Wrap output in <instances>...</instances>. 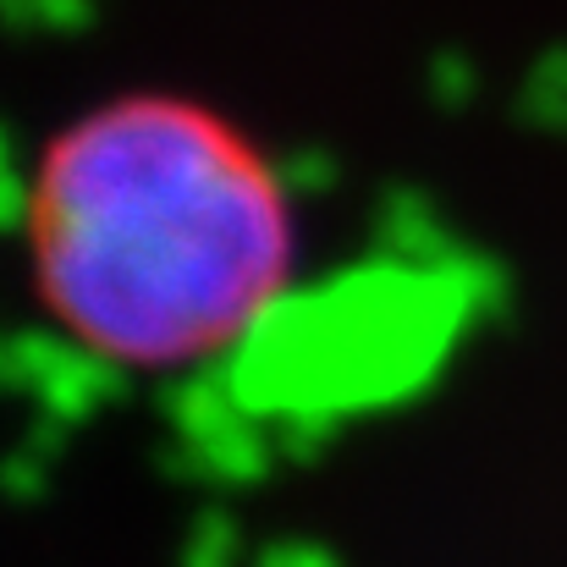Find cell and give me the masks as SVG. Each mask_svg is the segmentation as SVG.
<instances>
[{
    "mask_svg": "<svg viewBox=\"0 0 567 567\" xmlns=\"http://www.w3.org/2000/svg\"><path fill=\"white\" fill-rule=\"evenodd\" d=\"M17 231L39 315L133 375L248 342L303 254L276 155L183 89H122L66 116L28 166Z\"/></svg>",
    "mask_w": 567,
    "mask_h": 567,
    "instance_id": "cell-1",
    "label": "cell"
}]
</instances>
